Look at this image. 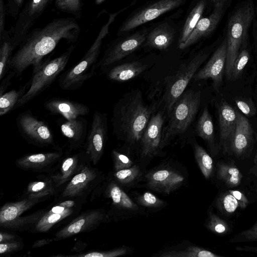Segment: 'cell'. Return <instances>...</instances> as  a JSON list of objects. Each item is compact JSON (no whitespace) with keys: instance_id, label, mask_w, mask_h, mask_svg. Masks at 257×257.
Listing matches in <instances>:
<instances>
[{"instance_id":"1","label":"cell","mask_w":257,"mask_h":257,"mask_svg":"<svg viewBox=\"0 0 257 257\" xmlns=\"http://www.w3.org/2000/svg\"><path fill=\"white\" fill-rule=\"evenodd\" d=\"M80 32V26L74 19H54L43 28L28 34L12 55L9 64V70L19 76L31 65L33 74L35 73L42 65L44 57L56 48L60 41L75 42Z\"/></svg>"},{"instance_id":"2","label":"cell","mask_w":257,"mask_h":257,"mask_svg":"<svg viewBox=\"0 0 257 257\" xmlns=\"http://www.w3.org/2000/svg\"><path fill=\"white\" fill-rule=\"evenodd\" d=\"M156 109V105L145 103L139 89L126 92L114 106L111 122L114 135L130 147H140L144 132Z\"/></svg>"},{"instance_id":"3","label":"cell","mask_w":257,"mask_h":257,"mask_svg":"<svg viewBox=\"0 0 257 257\" xmlns=\"http://www.w3.org/2000/svg\"><path fill=\"white\" fill-rule=\"evenodd\" d=\"M125 9L109 14L107 22L103 25L99 33L80 61L59 76V87L64 90H74L81 87L84 83L95 73L97 59L103 38L109 32V27L116 17Z\"/></svg>"},{"instance_id":"4","label":"cell","mask_w":257,"mask_h":257,"mask_svg":"<svg viewBox=\"0 0 257 257\" xmlns=\"http://www.w3.org/2000/svg\"><path fill=\"white\" fill-rule=\"evenodd\" d=\"M201 95L200 91L189 89L178 99L168 114V123L163 128L162 149L175 137L187 131L198 111Z\"/></svg>"},{"instance_id":"5","label":"cell","mask_w":257,"mask_h":257,"mask_svg":"<svg viewBox=\"0 0 257 257\" xmlns=\"http://www.w3.org/2000/svg\"><path fill=\"white\" fill-rule=\"evenodd\" d=\"M253 4L248 2L239 8L230 18L227 33V56L225 74L230 80L234 62L244 42L254 16Z\"/></svg>"},{"instance_id":"6","label":"cell","mask_w":257,"mask_h":257,"mask_svg":"<svg viewBox=\"0 0 257 257\" xmlns=\"http://www.w3.org/2000/svg\"><path fill=\"white\" fill-rule=\"evenodd\" d=\"M71 45L64 53L52 60H44L38 70L33 74L28 90L16 104L22 107L47 89L64 70L74 49Z\"/></svg>"},{"instance_id":"7","label":"cell","mask_w":257,"mask_h":257,"mask_svg":"<svg viewBox=\"0 0 257 257\" xmlns=\"http://www.w3.org/2000/svg\"><path fill=\"white\" fill-rule=\"evenodd\" d=\"M208 55V53L203 51L198 53L187 63L182 64L169 78L163 97L164 110H166L168 114Z\"/></svg>"},{"instance_id":"8","label":"cell","mask_w":257,"mask_h":257,"mask_svg":"<svg viewBox=\"0 0 257 257\" xmlns=\"http://www.w3.org/2000/svg\"><path fill=\"white\" fill-rule=\"evenodd\" d=\"M16 123L21 136L32 144L39 147L54 144L53 134L48 124L38 119L30 110L19 114Z\"/></svg>"},{"instance_id":"9","label":"cell","mask_w":257,"mask_h":257,"mask_svg":"<svg viewBox=\"0 0 257 257\" xmlns=\"http://www.w3.org/2000/svg\"><path fill=\"white\" fill-rule=\"evenodd\" d=\"M100 182L94 189L93 195L100 193L104 197L110 199L111 207L114 213L126 217L142 213L138 204L134 202L121 186L112 179L108 180L102 185Z\"/></svg>"},{"instance_id":"10","label":"cell","mask_w":257,"mask_h":257,"mask_svg":"<svg viewBox=\"0 0 257 257\" xmlns=\"http://www.w3.org/2000/svg\"><path fill=\"white\" fill-rule=\"evenodd\" d=\"M107 132V114L95 111L85 145V150L94 165L98 163L103 154Z\"/></svg>"},{"instance_id":"11","label":"cell","mask_w":257,"mask_h":257,"mask_svg":"<svg viewBox=\"0 0 257 257\" xmlns=\"http://www.w3.org/2000/svg\"><path fill=\"white\" fill-rule=\"evenodd\" d=\"M184 0H157L140 9L128 18L120 26L118 34L127 32L146 23L152 21L161 15L176 9Z\"/></svg>"},{"instance_id":"12","label":"cell","mask_w":257,"mask_h":257,"mask_svg":"<svg viewBox=\"0 0 257 257\" xmlns=\"http://www.w3.org/2000/svg\"><path fill=\"white\" fill-rule=\"evenodd\" d=\"M146 33L138 32L110 46L97 62V68L105 71L111 65L137 50L146 40Z\"/></svg>"},{"instance_id":"13","label":"cell","mask_w":257,"mask_h":257,"mask_svg":"<svg viewBox=\"0 0 257 257\" xmlns=\"http://www.w3.org/2000/svg\"><path fill=\"white\" fill-rule=\"evenodd\" d=\"M164 121V111H158L151 116L141 142V156L142 158L158 155L163 149L162 140Z\"/></svg>"},{"instance_id":"14","label":"cell","mask_w":257,"mask_h":257,"mask_svg":"<svg viewBox=\"0 0 257 257\" xmlns=\"http://www.w3.org/2000/svg\"><path fill=\"white\" fill-rule=\"evenodd\" d=\"M101 181L100 173L87 165L69 181L61 197L64 198H84Z\"/></svg>"},{"instance_id":"15","label":"cell","mask_w":257,"mask_h":257,"mask_svg":"<svg viewBox=\"0 0 257 257\" xmlns=\"http://www.w3.org/2000/svg\"><path fill=\"white\" fill-rule=\"evenodd\" d=\"M107 218L108 215L103 209L87 210L57 232L54 239L59 240L79 233L89 232L105 222Z\"/></svg>"},{"instance_id":"16","label":"cell","mask_w":257,"mask_h":257,"mask_svg":"<svg viewBox=\"0 0 257 257\" xmlns=\"http://www.w3.org/2000/svg\"><path fill=\"white\" fill-rule=\"evenodd\" d=\"M91 162L85 150L68 155L63 158L51 173L49 178L57 188L70 181L77 174Z\"/></svg>"},{"instance_id":"17","label":"cell","mask_w":257,"mask_h":257,"mask_svg":"<svg viewBox=\"0 0 257 257\" xmlns=\"http://www.w3.org/2000/svg\"><path fill=\"white\" fill-rule=\"evenodd\" d=\"M51 1L29 0L20 13L11 37L17 47L20 45L28 35L35 21L41 15Z\"/></svg>"},{"instance_id":"18","label":"cell","mask_w":257,"mask_h":257,"mask_svg":"<svg viewBox=\"0 0 257 257\" xmlns=\"http://www.w3.org/2000/svg\"><path fill=\"white\" fill-rule=\"evenodd\" d=\"M227 56V41L225 39L213 53L206 65L195 74L193 78L198 81L211 79L213 87L218 90L225 73Z\"/></svg>"},{"instance_id":"19","label":"cell","mask_w":257,"mask_h":257,"mask_svg":"<svg viewBox=\"0 0 257 257\" xmlns=\"http://www.w3.org/2000/svg\"><path fill=\"white\" fill-rule=\"evenodd\" d=\"M145 178L148 188L165 194H169L177 189L184 181V177L180 173L167 168L151 171Z\"/></svg>"},{"instance_id":"20","label":"cell","mask_w":257,"mask_h":257,"mask_svg":"<svg viewBox=\"0 0 257 257\" xmlns=\"http://www.w3.org/2000/svg\"><path fill=\"white\" fill-rule=\"evenodd\" d=\"M84 198L66 200L53 206L40 219L34 227L35 230L46 232L58 222L81 210V201L84 200Z\"/></svg>"},{"instance_id":"21","label":"cell","mask_w":257,"mask_h":257,"mask_svg":"<svg viewBox=\"0 0 257 257\" xmlns=\"http://www.w3.org/2000/svg\"><path fill=\"white\" fill-rule=\"evenodd\" d=\"M220 145L224 153H228L230 143L234 133L237 111L225 100L218 106Z\"/></svg>"},{"instance_id":"22","label":"cell","mask_w":257,"mask_h":257,"mask_svg":"<svg viewBox=\"0 0 257 257\" xmlns=\"http://www.w3.org/2000/svg\"><path fill=\"white\" fill-rule=\"evenodd\" d=\"M252 141V130L248 119L237 111L235 130L231 140L229 152L236 157L243 156Z\"/></svg>"},{"instance_id":"23","label":"cell","mask_w":257,"mask_h":257,"mask_svg":"<svg viewBox=\"0 0 257 257\" xmlns=\"http://www.w3.org/2000/svg\"><path fill=\"white\" fill-rule=\"evenodd\" d=\"M44 107L51 113L61 115L68 120L84 116L90 112L89 107L83 103L60 98L46 100Z\"/></svg>"},{"instance_id":"24","label":"cell","mask_w":257,"mask_h":257,"mask_svg":"<svg viewBox=\"0 0 257 257\" xmlns=\"http://www.w3.org/2000/svg\"><path fill=\"white\" fill-rule=\"evenodd\" d=\"M62 156L60 151L28 154L18 159L16 164L19 168L34 172L51 169Z\"/></svg>"},{"instance_id":"25","label":"cell","mask_w":257,"mask_h":257,"mask_svg":"<svg viewBox=\"0 0 257 257\" xmlns=\"http://www.w3.org/2000/svg\"><path fill=\"white\" fill-rule=\"evenodd\" d=\"M87 123V120L80 116L66 120L60 125L61 133L67 140L70 150L79 148L86 139Z\"/></svg>"},{"instance_id":"26","label":"cell","mask_w":257,"mask_h":257,"mask_svg":"<svg viewBox=\"0 0 257 257\" xmlns=\"http://www.w3.org/2000/svg\"><path fill=\"white\" fill-rule=\"evenodd\" d=\"M222 14V9H213L211 15L200 19L188 39L179 44V48L185 49L212 32L217 26Z\"/></svg>"},{"instance_id":"27","label":"cell","mask_w":257,"mask_h":257,"mask_svg":"<svg viewBox=\"0 0 257 257\" xmlns=\"http://www.w3.org/2000/svg\"><path fill=\"white\" fill-rule=\"evenodd\" d=\"M146 68V65L139 61L126 63L110 69L107 73V77L112 81L123 82L136 77Z\"/></svg>"},{"instance_id":"28","label":"cell","mask_w":257,"mask_h":257,"mask_svg":"<svg viewBox=\"0 0 257 257\" xmlns=\"http://www.w3.org/2000/svg\"><path fill=\"white\" fill-rule=\"evenodd\" d=\"M40 201L39 199H24L5 204L0 211V225L13 220Z\"/></svg>"},{"instance_id":"29","label":"cell","mask_w":257,"mask_h":257,"mask_svg":"<svg viewBox=\"0 0 257 257\" xmlns=\"http://www.w3.org/2000/svg\"><path fill=\"white\" fill-rule=\"evenodd\" d=\"M174 37L173 30L167 25H161L154 29L147 36V45L152 48L165 50L172 44Z\"/></svg>"},{"instance_id":"30","label":"cell","mask_w":257,"mask_h":257,"mask_svg":"<svg viewBox=\"0 0 257 257\" xmlns=\"http://www.w3.org/2000/svg\"><path fill=\"white\" fill-rule=\"evenodd\" d=\"M198 136L203 139L209 146L212 153H215L214 131L213 120L207 107H205L196 126Z\"/></svg>"},{"instance_id":"31","label":"cell","mask_w":257,"mask_h":257,"mask_svg":"<svg viewBox=\"0 0 257 257\" xmlns=\"http://www.w3.org/2000/svg\"><path fill=\"white\" fill-rule=\"evenodd\" d=\"M217 166V178L227 186L235 187L241 183L242 174L235 164L219 162Z\"/></svg>"},{"instance_id":"32","label":"cell","mask_w":257,"mask_h":257,"mask_svg":"<svg viewBox=\"0 0 257 257\" xmlns=\"http://www.w3.org/2000/svg\"><path fill=\"white\" fill-rule=\"evenodd\" d=\"M57 188L54 182L50 178L43 181H36L30 183L25 191V198L41 199L53 195Z\"/></svg>"},{"instance_id":"33","label":"cell","mask_w":257,"mask_h":257,"mask_svg":"<svg viewBox=\"0 0 257 257\" xmlns=\"http://www.w3.org/2000/svg\"><path fill=\"white\" fill-rule=\"evenodd\" d=\"M30 84L31 79L19 89H13L0 95L1 116L15 109L16 104L28 90Z\"/></svg>"},{"instance_id":"34","label":"cell","mask_w":257,"mask_h":257,"mask_svg":"<svg viewBox=\"0 0 257 257\" xmlns=\"http://www.w3.org/2000/svg\"><path fill=\"white\" fill-rule=\"evenodd\" d=\"M45 212V210H42L26 216H20L1 225V226L11 230L24 231L35 226Z\"/></svg>"},{"instance_id":"35","label":"cell","mask_w":257,"mask_h":257,"mask_svg":"<svg viewBox=\"0 0 257 257\" xmlns=\"http://www.w3.org/2000/svg\"><path fill=\"white\" fill-rule=\"evenodd\" d=\"M1 37L0 47V80L8 73L9 64L12 56V52L17 47L12 38L3 34Z\"/></svg>"},{"instance_id":"36","label":"cell","mask_w":257,"mask_h":257,"mask_svg":"<svg viewBox=\"0 0 257 257\" xmlns=\"http://www.w3.org/2000/svg\"><path fill=\"white\" fill-rule=\"evenodd\" d=\"M206 6V1L201 0L189 13L182 29L179 44L184 42L189 37L201 19Z\"/></svg>"},{"instance_id":"37","label":"cell","mask_w":257,"mask_h":257,"mask_svg":"<svg viewBox=\"0 0 257 257\" xmlns=\"http://www.w3.org/2000/svg\"><path fill=\"white\" fill-rule=\"evenodd\" d=\"M195 159L199 169L206 179H209L213 173L214 169L213 161L208 153L198 144L193 145Z\"/></svg>"},{"instance_id":"38","label":"cell","mask_w":257,"mask_h":257,"mask_svg":"<svg viewBox=\"0 0 257 257\" xmlns=\"http://www.w3.org/2000/svg\"><path fill=\"white\" fill-rule=\"evenodd\" d=\"M162 257H221L211 251L196 245H190L184 249L170 250L161 253Z\"/></svg>"},{"instance_id":"39","label":"cell","mask_w":257,"mask_h":257,"mask_svg":"<svg viewBox=\"0 0 257 257\" xmlns=\"http://www.w3.org/2000/svg\"><path fill=\"white\" fill-rule=\"evenodd\" d=\"M141 175L139 167L134 165L129 168L114 172L112 179L121 186H128L138 181Z\"/></svg>"},{"instance_id":"40","label":"cell","mask_w":257,"mask_h":257,"mask_svg":"<svg viewBox=\"0 0 257 257\" xmlns=\"http://www.w3.org/2000/svg\"><path fill=\"white\" fill-rule=\"evenodd\" d=\"M215 206L223 214L229 216L234 213L238 207V204L228 191L221 193L215 201Z\"/></svg>"},{"instance_id":"41","label":"cell","mask_w":257,"mask_h":257,"mask_svg":"<svg viewBox=\"0 0 257 257\" xmlns=\"http://www.w3.org/2000/svg\"><path fill=\"white\" fill-rule=\"evenodd\" d=\"M206 226L212 232L218 235L226 234L230 231L228 223L211 210L208 212Z\"/></svg>"},{"instance_id":"42","label":"cell","mask_w":257,"mask_h":257,"mask_svg":"<svg viewBox=\"0 0 257 257\" xmlns=\"http://www.w3.org/2000/svg\"><path fill=\"white\" fill-rule=\"evenodd\" d=\"M249 60V54L246 49H243L239 52L232 66L230 80L238 79Z\"/></svg>"},{"instance_id":"43","label":"cell","mask_w":257,"mask_h":257,"mask_svg":"<svg viewBox=\"0 0 257 257\" xmlns=\"http://www.w3.org/2000/svg\"><path fill=\"white\" fill-rule=\"evenodd\" d=\"M257 241V221L250 227L235 234L228 240L229 243H239Z\"/></svg>"},{"instance_id":"44","label":"cell","mask_w":257,"mask_h":257,"mask_svg":"<svg viewBox=\"0 0 257 257\" xmlns=\"http://www.w3.org/2000/svg\"><path fill=\"white\" fill-rule=\"evenodd\" d=\"M138 205L151 208H159L164 206L165 202L153 193L146 192L137 198Z\"/></svg>"},{"instance_id":"45","label":"cell","mask_w":257,"mask_h":257,"mask_svg":"<svg viewBox=\"0 0 257 257\" xmlns=\"http://www.w3.org/2000/svg\"><path fill=\"white\" fill-rule=\"evenodd\" d=\"M114 172L129 168L133 166V161L128 156L115 150L112 151Z\"/></svg>"},{"instance_id":"46","label":"cell","mask_w":257,"mask_h":257,"mask_svg":"<svg viewBox=\"0 0 257 257\" xmlns=\"http://www.w3.org/2000/svg\"><path fill=\"white\" fill-rule=\"evenodd\" d=\"M60 10L68 13L76 14L82 8L81 0H52Z\"/></svg>"},{"instance_id":"47","label":"cell","mask_w":257,"mask_h":257,"mask_svg":"<svg viewBox=\"0 0 257 257\" xmlns=\"http://www.w3.org/2000/svg\"><path fill=\"white\" fill-rule=\"evenodd\" d=\"M127 253V249L124 247H119L112 250L103 251H92L85 254H80L72 256L79 257H115L124 255Z\"/></svg>"},{"instance_id":"48","label":"cell","mask_w":257,"mask_h":257,"mask_svg":"<svg viewBox=\"0 0 257 257\" xmlns=\"http://www.w3.org/2000/svg\"><path fill=\"white\" fill-rule=\"evenodd\" d=\"M235 102L237 107L244 114L248 116H251L255 113L254 106L248 100L236 99Z\"/></svg>"},{"instance_id":"49","label":"cell","mask_w":257,"mask_h":257,"mask_svg":"<svg viewBox=\"0 0 257 257\" xmlns=\"http://www.w3.org/2000/svg\"><path fill=\"white\" fill-rule=\"evenodd\" d=\"M23 244L18 240H14L4 243H0V254H7L13 253L20 250Z\"/></svg>"},{"instance_id":"50","label":"cell","mask_w":257,"mask_h":257,"mask_svg":"<svg viewBox=\"0 0 257 257\" xmlns=\"http://www.w3.org/2000/svg\"><path fill=\"white\" fill-rule=\"evenodd\" d=\"M228 191L237 200L238 207L242 209H245L249 203L247 197L241 192L238 190H229Z\"/></svg>"},{"instance_id":"51","label":"cell","mask_w":257,"mask_h":257,"mask_svg":"<svg viewBox=\"0 0 257 257\" xmlns=\"http://www.w3.org/2000/svg\"><path fill=\"white\" fill-rule=\"evenodd\" d=\"M15 73L14 72L11 71L7 75L1 80L0 85V95L6 92L7 88L11 84V80L14 76Z\"/></svg>"},{"instance_id":"52","label":"cell","mask_w":257,"mask_h":257,"mask_svg":"<svg viewBox=\"0 0 257 257\" xmlns=\"http://www.w3.org/2000/svg\"><path fill=\"white\" fill-rule=\"evenodd\" d=\"M6 7L4 0H0V36L5 31Z\"/></svg>"},{"instance_id":"53","label":"cell","mask_w":257,"mask_h":257,"mask_svg":"<svg viewBox=\"0 0 257 257\" xmlns=\"http://www.w3.org/2000/svg\"><path fill=\"white\" fill-rule=\"evenodd\" d=\"M16 236L5 232H0V243L7 242L16 240Z\"/></svg>"},{"instance_id":"54","label":"cell","mask_w":257,"mask_h":257,"mask_svg":"<svg viewBox=\"0 0 257 257\" xmlns=\"http://www.w3.org/2000/svg\"><path fill=\"white\" fill-rule=\"evenodd\" d=\"M55 239L53 238H46V239H42L40 240H36L34 242L32 245L33 248H37L41 247L42 246L47 245L50 243L51 242L54 240Z\"/></svg>"},{"instance_id":"55","label":"cell","mask_w":257,"mask_h":257,"mask_svg":"<svg viewBox=\"0 0 257 257\" xmlns=\"http://www.w3.org/2000/svg\"><path fill=\"white\" fill-rule=\"evenodd\" d=\"M235 249L240 251L253 252L257 254V246H238L235 247Z\"/></svg>"},{"instance_id":"56","label":"cell","mask_w":257,"mask_h":257,"mask_svg":"<svg viewBox=\"0 0 257 257\" xmlns=\"http://www.w3.org/2000/svg\"><path fill=\"white\" fill-rule=\"evenodd\" d=\"M249 172L257 177V151L253 159V165L250 168Z\"/></svg>"},{"instance_id":"57","label":"cell","mask_w":257,"mask_h":257,"mask_svg":"<svg viewBox=\"0 0 257 257\" xmlns=\"http://www.w3.org/2000/svg\"><path fill=\"white\" fill-rule=\"evenodd\" d=\"M24 0H11L12 8H14V10L17 13L19 9L22 6Z\"/></svg>"},{"instance_id":"58","label":"cell","mask_w":257,"mask_h":257,"mask_svg":"<svg viewBox=\"0 0 257 257\" xmlns=\"http://www.w3.org/2000/svg\"><path fill=\"white\" fill-rule=\"evenodd\" d=\"M225 0H212L214 9H222Z\"/></svg>"},{"instance_id":"59","label":"cell","mask_w":257,"mask_h":257,"mask_svg":"<svg viewBox=\"0 0 257 257\" xmlns=\"http://www.w3.org/2000/svg\"><path fill=\"white\" fill-rule=\"evenodd\" d=\"M105 0H95V4L97 5L101 4L102 3H103Z\"/></svg>"},{"instance_id":"60","label":"cell","mask_w":257,"mask_h":257,"mask_svg":"<svg viewBox=\"0 0 257 257\" xmlns=\"http://www.w3.org/2000/svg\"><path fill=\"white\" fill-rule=\"evenodd\" d=\"M256 194H257V189L256 190Z\"/></svg>"}]
</instances>
